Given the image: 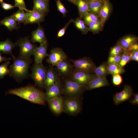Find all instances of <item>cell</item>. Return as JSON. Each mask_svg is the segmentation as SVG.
Masks as SVG:
<instances>
[{
  "label": "cell",
  "instance_id": "cell-1",
  "mask_svg": "<svg viewBox=\"0 0 138 138\" xmlns=\"http://www.w3.org/2000/svg\"><path fill=\"white\" fill-rule=\"evenodd\" d=\"M6 94L15 95L34 103L45 105L44 93L32 85L10 89Z\"/></svg>",
  "mask_w": 138,
  "mask_h": 138
},
{
  "label": "cell",
  "instance_id": "cell-14",
  "mask_svg": "<svg viewBox=\"0 0 138 138\" xmlns=\"http://www.w3.org/2000/svg\"><path fill=\"white\" fill-rule=\"evenodd\" d=\"M26 19L25 24H39L44 20L46 15L37 12L28 10L26 12Z\"/></svg>",
  "mask_w": 138,
  "mask_h": 138
},
{
  "label": "cell",
  "instance_id": "cell-12",
  "mask_svg": "<svg viewBox=\"0 0 138 138\" xmlns=\"http://www.w3.org/2000/svg\"><path fill=\"white\" fill-rule=\"evenodd\" d=\"M55 66L59 75L65 76L71 75L73 71V66L67 59L60 62Z\"/></svg>",
  "mask_w": 138,
  "mask_h": 138
},
{
  "label": "cell",
  "instance_id": "cell-29",
  "mask_svg": "<svg viewBox=\"0 0 138 138\" xmlns=\"http://www.w3.org/2000/svg\"><path fill=\"white\" fill-rule=\"evenodd\" d=\"M108 67L110 74L112 76L116 74H121L125 72V70L123 67L119 64H108Z\"/></svg>",
  "mask_w": 138,
  "mask_h": 138
},
{
  "label": "cell",
  "instance_id": "cell-47",
  "mask_svg": "<svg viewBox=\"0 0 138 138\" xmlns=\"http://www.w3.org/2000/svg\"><path fill=\"white\" fill-rule=\"evenodd\" d=\"M4 0H0V3H1L3 2Z\"/></svg>",
  "mask_w": 138,
  "mask_h": 138
},
{
  "label": "cell",
  "instance_id": "cell-9",
  "mask_svg": "<svg viewBox=\"0 0 138 138\" xmlns=\"http://www.w3.org/2000/svg\"><path fill=\"white\" fill-rule=\"evenodd\" d=\"M132 87L130 85H124L123 90L116 93L113 96V99L115 105H118L126 101L129 100L134 94Z\"/></svg>",
  "mask_w": 138,
  "mask_h": 138
},
{
  "label": "cell",
  "instance_id": "cell-36",
  "mask_svg": "<svg viewBox=\"0 0 138 138\" xmlns=\"http://www.w3.org/2000/svg\"><path fill=\"white\" fill-rule=\"evenodd\" d=\"M123 53L114 56H109L107 62L108 64L117 63L119 64Z\"/></svg>",
  "mask_w": 138,
  "mask_h": 138
},
{
  "label": "cell",
  "instance_id": "cell-19",
  "mask_svg": "<svg viewBox=\"0 0 138 138\" xmlns=\"http://www.w3.org/2000/svg\"><path fill=\"white\" fill-rule=\"evenodd\" d=\"M112 7V5L109 0H106L104 1L98 16L100 20L104 24L110 15Z\"/></svg>",
  "mask_w": 138,
  "mask_h": 138
},
{
  "label": "cell",
  "instance_id": "cell-32",
  "mask_svg": "<svg viewBox=\"0 0 138 138\" xmlns=\"http://www.w3.org/2000/svg\"><path fill=\"white\" fill-rule=\"evenodd\" d=\"M83 18V20L86 25L90 22L100 20L98 16L90 12L86 14Z\"/></svg>",
  "mask_w": 138,
  "mask_h": 138
},
{
  "label": "cell",
  "instance_id": "cell-42",
  "mask_svg": "<svg viewBox=\"0 0 138 138\" xmlns=\"http://www.w3.org/2000/svg\"><path fill=\"white\" fill-rule=\"evenodd\" d=\"M131 52V60L138 61V50L130 51Z\"/></svg>",
  "mask_w": 138,
  "mask_h": 138
},
{
  "label": "cell",
  "instance_id": "cell-18",
  "mask_svg": "<svg viewBox=\"0 0 138 138\" xmlns=\"http://www.w3.org/2000/svg\"><path fill=\"white\" fill-rule=\"evenodd\" d=\"M31 41L33 43L38 42L40 44L47 42L44 30L41 26L32 32Z\"/></svg>",
  "mask_w": 138,
  "mask_h": 138
},
{
  "label": "cell",
  "instance_id": "cell-38",
  "mask_svg": "<svg viewBox=\"0 0 138 138\" xmlns=\"http://www.w3.org/2000/svg\"><path fill=\"white\" fill-rule=\"evenodd\" d=\"M73 19L70 20L62 28L60 29L58 32L57 37V38L61 37L64 35L68 25L73 22Z\"/></svg>",
  "mask_w": 138,
  "mask_h": 138
},
{
  "label": "cell",
  "instance_id": "cell-34",
  "mask_svg": "<svg viewBox=\"0 0 138 138\" xmlns=\"http://www.w3.org/2000/svg\"><path fill=\"white\" fill-rule=\"evenodd\" d=\"M125 50L117 42V44L110 49V56H113L118 55L123 52Z\"/></svg>",
  "mask_w": 138,
  "mask_h": 138
},
{
  "label": "cell",
  "instance_id": "cell-45",
  "mask_svg": "<svg viewBox=\"0 0 138 138\" xmlns=\"http://www.w3.org/2000/svg\"><path fill=\"white\" fill-rule=\"evenodd\" d=\"M71 2L72 3L76 5V3L77 0H68Z\"/></svg>",
  "mask_w": 138,
  "mask_h": 138
},
{
  "label": "cell",
  "instance_id": "cell-3",
  "mask_svg": "<svg viewBox=\"0 0 138 138\" xmlns=\"http://www.w3.org/2000/svg\"><path fill=\"white\" fill-rule=\"evenodd\" d=\"M86 90V87L81 85L71 79L66 80L62 87V93L65 97H80Z\"/></svg>",
  "mask_w": 138,
  "mask_h": 138
},
{
  "label": "cell",
  "instance_id": "cell-48",
  "mask_svg": "<svg viewBox=\"0 0 138 138\" xmlns=\"http://www.w3.org/2000/svg\"><path fill=\"white\" fill-rule=\"evenodd\" d=\"M46 0L49 1V0Z\"/></svg>",
  "mask_w": 138,
  "mask_h": 138
},
{
  "label": "cell",
  "instance_id": "cell-7",
  "mask_svg": "<svg viewBox=\"0 0 138 138\" xmlns=\"http://www.w3.org/2000/svg\"><path fill=\"white\" fill-rule=\"evenodd\" d=\"M16 43L20 49L19 56L24 58H30L37 47L32 43L28 37L21 38Z\"/></svg>",
  "mask_w": 138,
  "mask_h": 138
},
{
  "label": "cell",
  "instance_id": "cell-17",
  "mask_svg": "<svg viewBox=\"0 0 138 138\" xmlns=\"http://www.w3.org/2000/svg\"><path fill=\"white\" fill-rule=\"evenodd\" d=\"M109 85L106 77L96 76L86 87V90H90Z\"/></svg>",
  "mask_w": 138,
  "mask_h": 138
},
{
  "label": "cell",
  "instance_id": "cell-26",
  "mask_svg": "<svg viewBox=\"0 0 138 138\" xmlns=\"http://www.w3.org/2000/svg\"><path fill=\"white\" fill-rule=\"evenodd\" d=\"M87 1L88 5L89 12L94 13L98 16L104 2Z\"/></svg>",
  "mask_w": 138,
  "mask_h": 138
},
{
  "label": "cell",
  "instance_id": "cell-22",
  "mask_svg": "<svg viewBox=\"0 0 138 138\" xmlns=\"http://www.w3.org/2000/svg\"><path fill=\"white\" fill-rule=\"evenodd\" d=\"M17 45L16 43H13L8 39L4 41L0 42V53L10 54L13 58L14 56L12 54V51Z\"/></svg>",
  "mask_w": 138,
  "mask_h": 138
},
{
  "label": "cell",
  "instance_id": "cell-33",
  "mask_svg": "<svg viewBox=\"0 0 138 138\" xmlns=\"http://www.w3.org/2000/svg\"><path fill=\"white\" fill-rule=\"evenodd\" d=\"M10 63V62L7 61L0 65V79L2 78L5 76L9 74V70L8 66Z\"/></svg>",
  "mask_w": 138,
  "mask_h": 138
},
{
  "label": "cell",
  "instance_id": "cell-27",
  "mask_svg": "<svg viewBox=\"0 0 138 138\" xmlns=\"http://www.w3.org/2000/svg\"><path fill=\"white\" fill-rule=\"evenodd\" d=\"M88 26L89 31L94 33H97L102 31L104 24L100 20L90 22L87 24Z\"/></svg>",
  "mask_w": 138,
  "mask_h": 138
},
{
  "label": "cell",
  "instance_id": "cell-20",
  "mask_svg": "<svg viewBox=\"0 0 138 138\" xmlns=\"http://www.w3.org/2000/svg\"><path fill=\"white\" fill-rule=\"evenodd\" d=\"M32 10L42 14H46L49 11V1L33 0Z\"/></svg>",
  "mask_w": 138,
  "mask_h": 138
},
{
  "label": "cell",
  "instance_id": "cell-15",
  "mask_svg": "<svg viewBox=\"0 0 138 138\" xmlns=\"http://www.w3.org/2000/svg\"><path fill=\"white\" fill-rule=\"evenodd\" d=\"M62 93V86L60 81L50 86L47 89L45 94V100L61 96Z\"/></svg>",
  "mask_w": 138,
  "mask_h": 138
},
{
  "label": "cell",
  "instance_id": "cell-35",
  "mask_svg": "<svg viewBox=\"0 0 138 138\" xmlns=\"http://www.w3.org/2000/svg\"><path fill=\"white\" fill-rule=\"evenodd\" d=\"M112 82L115 86H119L121 85L123 82L122 76L119 74H116L112 76Z\"/></svg>",
  "mask_w": 138,
  "mask_h": 138
},
{
  "label": "cell",
  "instance_id": "cell-8",
  "mask_svg": "<svg viewBox=\"0 0 138 138\" xmlns=\"http://www.w3.org/2000/svg\"><path fill=\"white\" fill-rule=\"evenodd\" d=\"M72 80L82 86L86 87L96 75L94 74L88 73L75 69L71 74Z\"/></svg>",
  "mask_w": 138,
  "mask_h": 138
},
{
  "label": "cell",
  "instance_id": "cell-37",
  "mask_svg": "<svg viewBox=\"0 0 138 138\" xmlns=\"http://www.w3.org/2000/svg\"><path fill=\"white\" fill-rule=\"evenodd\" d=\"M56 3L57 10L63 16H65L68 11L67 10L60 0H56Z\"/></svg>",
  "mask_w": 138,
  "mask_h": 138
},
{
  "label": "cell",
  "instance_id": "cell-40",
  "mask_svg": "<svg viewBox=\"0 0 138 138\" xmlns=\"http://www.w3.org/2000/svg\"><path fill=\"white\" fill-rule=\"evenodd\" d=\"M1 3V6L2 9L4 10H8L14 8V6L9 4H8L4 2Z\"/></svg>",
  "mask_w": 138,
  "mask_h": 138
},
{
  "label": "cell",
  "instance_id": "cell-23",
  "mask_svg": "<svg viewBox=\"0 0 138 138\" xmlns=\"http://www.w3.org/2000/svg\"><path fill=\"white\" fill-rule=\"evenodd\" d=\"M15 19L12 16L4 18L0 22V25L5 26L9 30H17L20 27Z\"/></svg>",
  "mask_w": 138,
  "mask_h": 138
},
{
  "label": "cell",
  "instance_id": "cell-10",
  "mask_svg": "<svg viewBox=\"0 0 138 138\" xmlns=\"http://www.w3.org/2000/svg\"><path fill=\"white\" fill-rule=\"evenodd\" d=\"M67 59V55L62 49L57 47L51 50L46 61L52 66H55L60 62Z\"/></svg>",
  "mask_w": 138,
  "mask_h": 138
},
{
  "label": "cell",
  "instance_id": "cell-30",
  "mask_svg": "<svg viewBox=\"0 0 138 138\" xmlns=\"http://www.w3.org/2000/svg\"><path fill=\"white\" fill-rule=\"evenodd\" d=\"M12 16L15 19L18 24L22 23L25 24L26 20V14L23 9L19 8Z\"/></svg>",
  "mask_w": 138,
  "mask_h": 138
},
{
  "label": "cell",
  "instance_id": "cell-21",
  "mask_svg": "<svg viewBox=\"0 0 138 138\" xmlns=\"http://www.w3.org/2000/svg\"><path fill=\"white\" fill-rule=\"evenodd\" d=\"M138 38L133 35L129 34L123 37L118 42L125 50L127 51L132 44L137 42Z\"/></svg>",
  "mask_w": 138,
  "mask_h": 138
},
{
  "label": "cell",
  "instance_id": "cell-41",
  "mask_svg": "<svg viewBox=\"0 0 138 138\" xmlns=\"http://www.w3.org/2000/svg\"><path fill=\"white\" fill-rule=\"evenodd\" d=\"M133 97L131 99L129 100V102L133 105H138V94L134 93Z\"/></svg>",
  "mask_w": 138,
  "mask_h": 138
},
{
  "label": "cell",
  "instance_id": "cell-11",
  "mask_svg": "<svg viewBox=\"0 0 138 138\" xmlns=\"http://www.w3.org/2000/svg\"><path fill=\"white\" fill-rule=\"evenodd\" d=\"M63 98L61 96L47 101L51 110L55 114L59 115L63 112Z\"/></svg>",
  "mask_w": 138,
  "mask_h": 138
},
{
  "label": "cell",
  "instance_id": "cell-5",
  "mask_svg": "<svg viewBox=\"0 0 138 138\" xmlns=\"http://www.w3.org/2000/svg\"><path fill=\"white\" fill-rule=\"evenodd\" d=\"M63 112L69 114L75 115L81 110L82 104L80 97L63 98Z\"/></svg>",
  "mask_w": 138,
  "mask_h": 138
},
{
  "label": "cell",
  "instance_id": "cell-43",
  "mask_svg": "<svg viewBox=\"0 0 138 138\" xmlns=\"http://www.w3.org/2000/svg\"><path fill=\"white\" fill-rule=\"evenodd\" d=\"M138 50V44L137 42L132 44L129 48L127 51H131Z\"/></svg>",
  "mask_w": 138,
  "mask_h": 138
},
{
  "label": "cell",
  "instance_id": "cell-24",
  "mask_svg": "<svg viewBox=\"0 0 138 138\" xmlns=\"http://www.w3.org/2000/svg\"><path fill=\"white\" fill-rule=\"evenodd\" d=\"M76 5L77 7L80 18H83L89 12L88 3L86 0H77Z\"/></svg>",
  "mask_w": 138,
  "mask_h": 138
},
{
  "label": "cell",
  "instance_id": "cell-6",
  "mask_svg": "<svg viewBox=\"0 0 138 138\" xmlns=\"http://www.w3.org/2000/svg\"><path fill=\"white\" fill-rule=\"evenodd\" d=\"M76 70L88 73H93L96 66L90 58L84 57L77 60H70Z\"/></svg>",
  "mask_w": 138,
  "mask_h": 138
},
{
  "label": "cell",
  "instance_id": "cell-25",
  "mask_svg": "<svg viewBox=\"0 0 138 138\" xmlns=\"http://www.w3.org/2000/svg\"><path fill=\"white\" fill-rule=\"evenodd\" d=\"M108 65L107 62L103 63L99 66L96 67L93 73L97 76L106 77L110 74Z\"/></svg>",
  "mask_w": 138,
  "mask_h": 138
},
{
  "label": "cell",
  "instance_id": "cell-16",
  "mask_svg": "<svg viewBox=\"0 0 138 138\" xmlns=\"http://www.w3.org/2000/svg\"><path fill=\"white\" fill-rule=\"evenodd\" d=\"M58 75L56 71L51 66L47 70L44 87L46 89L59 82Z\"/></svg>",
  "mask_w": 138,
  "mask_h": 138
},
{
  "label": "cell",
  "instance_id": "cell-31",
  "mask_svg": "<svg viewBox=\"0 0 138 138\" xmlns=\"http://www.w3.org/2000/svg\"><path fill=\"white\" fill-rule=\"evenodd\" d=\"M131 54L130 52L124 50L121 56L119 64L122 67L125 66L131 60Z\"/></svg>",
  "mask_w": 138,
  "mask_h": 138
},
{
  "label": "cell",
  "instance_id": "cell-28",
  "mask_svg": "<svg viewBox=\"0 0 138 138\" xmlns=\"http://www.w3.org/2000/svg\"><path fill=\"white\" fill-rule=\"evenodd\" d=\"M80 17L77 18L75 20H73V22L75 26L80 30L83 34H86L89 31V28L86 26L85 24Z\"/></svg>",
  "mask_w": 138,
  "mask_h": 138
},
{
  "label": "cell",
  "instance_id": "cell-46",
  "mask_svg": "<svg viewBox=\"0 0 138 138\" xmlns=\"http://www.w3.org/2000/svg\"><path fill=\"white\" fill-rule=\"evenodd\" d=\"M87 1H98V2H104L106 0H86Z\"/></svg>",
  "mask_w": 138,
  "mask_h": 138
},
{
  "label": "cell",
  "instance_id": "cell-2",
  "mask_svg": "<svg viewBox=\"0 0 138 138\" xmlns=\"http://www.w3.org/2000/svg\"><path fill=\"white\" fill-rule=\"evenodd\" d=\"M14 62L10 66L9 75L17 82H21L28 75V70L32 60L19 56L13 57Z\"/></svg>",
  "mask_w": 138,
  "mask_h": 138
},
{
  "label": "cell",
  "instance_id": "cell-13",
  "mask_svg": "<svg viewBox=\"0 0 138 138\" xmlns=\"http://www.w3.org/2000/svg\"><path fill=\"white\" fill-rule=\"evenodd\" d=\"M48 44L47 41L43 44H40L38 47L36 48L33 54L34 57L35 64H42L43 60L49 54L47 52Z\"/></svg>",
  "mask_w": 138,
  "mask_h": 138
},
{
  "label": "cell",
  "instance_id": "cell-39",
  "mask_svg": "<svg viewBox=\"0 0 138 138\" xmlns=\"http://www.w3.org/2000/svg\"><path fill=\"white\" fill-rule=\"evenodd\" d=\"M15 7H18L19 8L23 9L26 12L28 10L26 7L24 0H14Z\"/></svg>",
  "mask_w": 138,
  "mask_h": 138
},
{
  "label": "cell",
  "instance_id": "cell-4",
  "mask_svg": "<svg viewBox=\"0 0 138 138\" xmlns=\"http://www.w3.org/2000/svg\"><path fill=\"white\" fill-rule=\"evenodd\" d=\"M47 69L42 64H35L32 68L31 78L36 86L42 88L44 87V84Z\"/></svg>",
  "mask_w": 138,
  "mask_h": 138
},
{
  "label": "cell",
  "instance_id": "cell-44",
  "mask_svg": "<svg viewBox=\"0 0 138 138\" xmlns=\"http://www.w3.org/2000/svg\"><path fill=\"white\" fill-rule=\"evenodd\" d=\"M11 59L10 58H7L5 56H2L1 54L0 53V63L3 61H6Z\"/></svg>",
  "mask_w": 138,
  "mask_h": 138
}]
</instances>
